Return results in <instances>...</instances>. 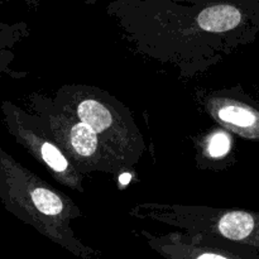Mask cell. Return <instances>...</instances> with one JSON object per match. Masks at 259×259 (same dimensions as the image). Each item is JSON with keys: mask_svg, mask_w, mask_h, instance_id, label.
Masks as SVG:
<instances>
[{"mask_svg": "<svg viewBox=\"0 0 259 259\" xmlns=\"http://www.w3.org/2000/svg\"><path fill=\"white\" fill-rule=\"evenodd\" d=\"M151 245L166 259H259L257 248L225 238H164L152 239Z\"/></svg>", "mask_w": 259, "mask_h": 259, "instance_id": "6da1fadb", "label": "cell"}, {"mask_svg": "<svg viewBox=\"0 0 259 259\" xmlns=\"http://www.w3.org/2000/svg\"><path fill=\"white\" fill-rule=\"evenodd\" d=\"M129 181H131V175H129V174H124L123 176L120 177V182L123 185H126Z\"/></svg>", "mask_w": 259, "mask_h": 259, "instance_id": "30bf717a", "label": "cell"}, {"mask_svg": "<svg viewBox=\"0 0 259 259\" xmlns=\"http://www.w3.org/2000/svg\"><path fill=\"white\" fill-rule=\"evenodd\" d=\"M77 115L82 123L90 125L96 133L105 132L111 125L110 111L95 100H85L80 103Z\"/></svg>", "mask_w": 259, "mask_h": 259, "instance_id": "277c9868", "label": "cell"}, {"mask_svg": "<svg viewBox=\"0 0 259 259\" xmlns=\"http://www.w3.org/2000/svg\"><path fill=\"white\" fill-rule=\"evenodd\" d=\"M219 118L225 123L233 124L239 128H253L257 125L259 116L252 109L243 106H225L219 111Z\"/></svg>", "mask_w": 259, "mask_h": 259, "instance_id": "8992f818", "label": "cell"}, {"mask_svg": "<svg viewBox=\"0 0 259 259\" xmlns=\"http://www.w3.org/2000/svg\"><path fill=\"white\" fill-rule=\"evenodd\" d=\"M3 43H4V38H3V28H0V72L4 70V66L8 61V56L3 51Z\"/></svg>", "mask_w": 259, "mask_h": 259, "instance_id": "9c48e42d", "label": "cell"}, {"mask_svg": "<svg viewBox=\"0 0 259 259\" xmlns=\"http://www.w3.org/2000/svg\"><path fill=\"white\" fill-rule=\"evenodd\" d=\"M255 218L254 215L247 211H229L223 215L217 223L215 232L222 238L229 239L232 242L249 244L254 230Z\"/></svg>", "mask_w": 259, "mask_h": 259, "instance_id": "3957f363", "label": "cell"}, {"mask_svg": "<svg viewBox=\"0 0 259 259\" xmlns=\"http://www.w3.org/2000/svg\"><path fill=\"white\" fill-rule=\"evenodd\" d=\"M40 156L43 161L48 164L52 169L57 172H63L67 169V159L62 153L50 142H46L40 146Z\"/></svg>", "mask_w": 259, "mask_h": 259, "instance_id": "52a82bcc", "label": "cell"}, {"mask_svg": "<svg viewBox=\"0 0 259 259\" xmlns=\"http://www.w3.org/2000/svg\"><path fill=\"white\" fill-rule=\"evenodd\" d=\"M244 19L242 9L230 3H217L204 8L197 15V24L207 32L234 29Z\"/></svg>", "mask_w": 259, "mask_h": 259, "instance_id": "7a4b0ae2", "label": "cell"}, {"mask_svg": "<svg viewBox=\"0 0 259 259\" xmlns=\"http://www.w3.org/2000/svg\"><path fill=\"white\" fill-rule=\"evenodd\" d=\"M71 144L76 153L82 157H90L95 153L98 147V136L90 125L78 123L71 129Z\"/></svg>", "mask_w": 259, "mask_h": 259, "instance_id": "5b68a950", "label": "cell"}, {"mask_svg": "<svg viewBox=\"0 0 259 259\" xmlns=\"http://www.w3.org/2000/svg\"><path fill=\"white\" fill-rule=\"evenodd\" d=\"M209 153L212 157H223L229 152L230 149V138L228 134L219 132L211 137L209 143Z\"/></svg>", "mask_w": 259, "mask_h": 259, "instance_id": "ba28073f", "label": "cell"}]
</instances>
